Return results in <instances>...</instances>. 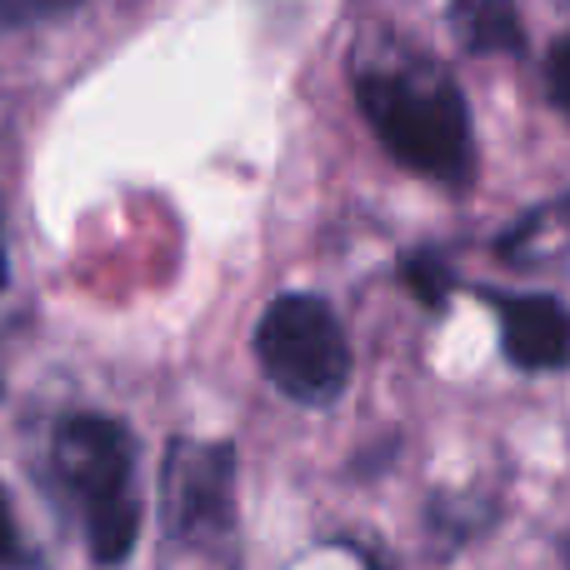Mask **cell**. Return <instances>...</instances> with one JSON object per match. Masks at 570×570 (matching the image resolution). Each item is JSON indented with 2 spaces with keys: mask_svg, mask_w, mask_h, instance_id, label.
Masks as SVG:
<instances>
[{
  "mask_svg": "<svg viewBox=\"0 0 570 570\" xmlns=\"http://www.w3.org/2000/svg\"><path fill=\"white\" fill-rule=\"evenodd\" d=\"M355 96H361V110L381 136V146L401 166L421 170L441 186L471 180V110L441 70H365L355 80Z\"/></svg>",
  "mask_w": 570,
  "mask_h": 570,
  "instance_id": "cell-1",
  "label": "cell"
},
{
  "mask_svg": "<svg viewBox=\"0 0 570 570\" xmlns=\"http://www.w3.org/2000/svg\"><path fill=\"white\" fill-rule=\"evenodd\" d=\"M56 471L86 525V546L100 566H120L140 535L136 441L110 415H66L56 425Z\"/></svg>",
  "mask_w": 570,
  "mask_h": 570,
  "instance_id": "cell-2",
  "label": "cell"
},
{
  "mask_svg": "<svg viewBox=\"0 0 570 570\" xmlns=\"http://www.w3.org/2000/svg\"><path fill=\"white\" fill-rule=\"evenodd\" d=\"M261 371L301 405H331L351 381V341L321 295H276L256 325Z\"/></svg>",
  "mask_w": 570,
  "mask_h": 570,
  "instance_id": "cell-3",
  "label": "cell"
},
{
  "mask_svg": "<svg viewBox=\"0 0 570 570\" xmlns=\"http://www.w3.org/2000/svg\"><path fill=\"white\" fill-rule=\"evenodd\" d=\"M160 511L170 561L180 556L190 566H210L226 556L236 531V451L210 441H170Z\"/></svg>",
  "mask_w": 570,
  "mask_h": 570,
  "instance_id": "cell-4",
  "label": "cell"
},
{
  "mask_svg": "<svg viewBox=\"0 0 570 570\" xmlns=\"http://www.w3.org/2000/svg\"><path fill=\"white\" fill-rule=\"evenodd\" d=\"M501 345L521 371H566L570 365V311L551 295H495Z\"/></svg>",
  "mask_w": 570,
  "mask_h": 570,
  "instance_id": "cell-5",
  "label": "cell"
},
{
  "mask_svg": "<svg viewBox=\"0 0 570 570\" xmlns=\"http://www.w3.org/2000/svg\"><path fill=\"white\" fill-rule=\"evenodd\" d=\"M451 26L475 56H515L525 46L515 0H451Z\"/></svg>",
  "mask_w": 570,
  "mask_h": 570,
  "instance_id": "cell-6",
  "label": "cell"
},
{
  "mask_svg": "<svg viewBox=\"0 0 570 570\" xmlns=\"http://www.w3.org/2000/svg\"><path fill=\"white\" fill-rule=\"evenodd\" d=\"M401 276L415 291V301L431 305V311H441L445 295H451V271H445V261L435 256V250H411V256L401 261Z\"/></svg>",
  "mask_w": 570,
  "mask_h": 570,
  "instance_id": "cell-7",
  "label": "cell"
},
{
  "mask_svg": "<svg viewBox=\"0 0 570 570\" xmlns=\"http://www.w3.org/2000/svg\"><path fill=\"white\" fill-rule=\"evenodd\" d=\"M546 86H551V100L570 116V36L556 40L551 56H546Z\"/></svg>",
  "mask_w": 570,
  "mask_h": 570,
  "instance_id": "cell-8",
  "label": "cell"
},
{
  "mask_svg": "<svg viewBox=\"0 0 570 570\" xmlns=\"http://www.w3.org/2000/svg\"><path fill=\"white\" fill-rule=\"evenodd\" d=\"M30 566V551L20 546V531H16V515L6 505V491H0V570H26Z\"/></svg>",
  "mask_w": 570,
  "mask_h": 570,
  "instance_id": "cell-9",
  "label": "cell"
},
{
  "mask_svg": "<svg viewBox=\"0 0 570 570\" xmlns=\"http://www.w3.org/2000/svg\"><path fill=\"white\" fill-rule=\"evenodd\" d=\"M0 291H6V236H0Z\"/></svg>",
  "mask_w": 570,
  "mask_h": 570,
  "instance_id": "cell-10",
  "label": "cell"
}]
</instances>
